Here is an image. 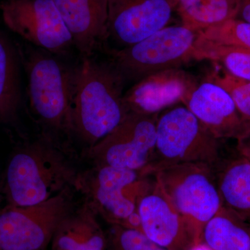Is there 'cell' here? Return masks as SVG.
I'll return each mask as SVG.
<instances>
[{
  "instance_id": "obj_1",
  "label": "cell",
  "mask_w": 250,
  "mask_h": 250,
  "mask_svg": "<svg viewBox=\"0 0 250 250\" xmlns=\"http://www.w3.org/2000/svg\"><path fill=\"white\" fill-rule=\"evenodd\" d=\"M125 83L111 61L82 58L74 67L69 134L88 148L109 134L128 113L123 100Z\"/></svg>"
},
{
  "instance_id": "obj_2",
  "label": "cell",
  "mask_w": 250,
  "mask_h": 250,
  "mask_svg": "<svg viewBox=\"0 0 250 250\" xmlns=\"http://www.w3.org/2000/svg\"><path fill=\"white\" fill-rule=\"evenodd\" d=\"M77 171L57 138L44 132L18 148L8 163L4 194L8 205L29 207L75 188Z\"/></svg>"
},
{
  "instance_id": "obj_3",
  "label": "cell",
  "mask_w": 250,
  "mask_h": 250,
  "mask_svg": "<svg viewBox=\"0 0 250 250\" xmlns=\"http://www.w3.org/2000/svg\"><path fill=\"white\" fill-rule=\"evenodd\" d=\"M218 139L186 106L166 111L156 123L154 153L144 174L177 164H204L214 168L220 161Z\"/></svg>"
},
{
  "instance_id": "obj_4",
  "label": "cell",
  "mask_w": 250,
  "mask_h": 250,
  "mask_svg": "<svg viewBox=\"0 0 250 250\" xmlns=\"http://www.w3.org/2000/svg\"><path fill=\"white\" fill-rule=\"evenodd\" d=\"M52 54L30 49L23 60L31 111L45 128V133L57 137L60 133L69 134L74 67L67 66Z\"/></svg>"
},
{
  "instance_id": "obj_5",
  "label": "cell",
  "mask_w": 250,
  "mask_h": 250,
  "mask_svg": "<svg viewBox=\"0 0 250 250\" xmlns=\"http://www.w3.org/2000/svg\"><path fill=\"white\" fill-rule=\"evenodd\" d=\"M148 177L141 171L94 166L80 172L75 188L83 195L84 203L110 225L141 231L138 201Z\"/></svg>"
},
{
  "instance_id": "obj_6",
  "label": "cell",
  "mask_w": 250,
  "mask_h": 250,
  "mask_svg": "<svg viewBox=\"0 0 250 250\" xmlns=\"http://www.w3.org/2000/svg\"><path fill=\"white\" fill-rule=\"evenodd\" d=\"M154 174L198 248L205 225L223 206L214 169L207 164L189 163L168 166Z\"/></svg>"
},
{
  "instance_id": "obj_7",
  "label": "cell",
  "mask_w": 250,
  "mask_h": 250,
  "mask_svg": "<svg viewBox=\"0 0 250 250\" xmlns=\"http://www.w3.org/2000/svg\"><path fill=\"white\" fill-rule=\"evenodd\" d=\"M197 33L184 26L166 27L134 45L108 49L111 62L125 82L134 83L145 77L201 60L195 47Z\"/></svg>"
},
{
  "instance_id": "obj_8",
  "label": "cell",
  "mask_w": 250,
  "mask_h": 250,
  "mask_svg": "<svg viewBox=\"0 0 250 250\" xmlns=\"http://www.w3.org/2000/svg\"><path fill=\"white\" fill-rule=\"evenodd\" d=\"M75 189L38 205L0 209V250H48L59 224L76 208Z\"/></svg>"
},
{
  "instance_id": "obj_9",
  "label": "cell",
  "mask_w": 250,
  "mask_h": 250,
  "mask_svg": "<svg viewBox=\"0 0 250 250\" xmlns=\"http://www.w3.org/2000/svg\"><path fill=\"white\" fill-rule=\"evenodd\" d=\"M159 116L129 112L109 134L86 148L87 156L94 166L144 170L155 148Z\"/></svg>"
},
{
  "instance_id": "obj_10",
  "label": "cell",
  "mask_w": 250,
  "mask_h": 250,
  "mask_svg": "<svg viewBox=\"0 0 250 250\" xmlns=\"http://www.w3.org/2000/svg\"><path fill=\"white\" fill-rule=\"evenodd\" d=\"M0 14L10 30L37 48L56 55L74 45L52 0H4Z\"/></svg>"
},
{
  "instance_id": "obj_11",
  "label": "cell",
  "mask_w": 250,
  "mask_h": 250,
  "mask_svg": "<svg viewBox=\"0 0 250 250\" xmlns=\"http://www.w3.org/2000/svg\"><path fill=\"white\" fill-rule=\"evenodd\" d=\"M141 231L167 250H193L195 242L182 215L156 179L149 175L137 207Z\"/></svg>"
},
{
  "instance_id": "obj_12",
  "label": "cell",
  "mask_w": 250,
  "mask_h": 250,
  "mask_svg": "<svg viewBox=\"0 0 250 250\" xmlns=\"http://www.w3.org/2000/svg\"><path fill=\"white\" fill-rule=\"evenodd\" d=\"M173 0H110L107 39L120 49L134 45L166 27Z\"/></svg>"
},
{
  "instance_id": "obj_13",
  "label": "cell",
  "mask_w": 250,
  "mask_h": 250,
  "mask_svg": "<svg viewBox=\"0 0 250 250\" xmlns=\"http://www.w3.org/2000/svg\"><path fill=\"white\" fill-rule=\"evenodd\" d=\"M184 106L217 139L241 141L250 135V120L238 111L230 95L214 83L206 81L197 85Z\"/></svg>"
},
{
  "instance_id": "obj_14",
  "label": "cell",
  "mask_w": 250,
  "mask_h": 250,
  "mask_svg": "<svg viewBox=\"0 0 250 250\" xmlns=\"http://www.w3.org/2000/svg\"><path fill=\"white\" fill-rule=\"evenodd\" d=\"M197 85L195 77L182 69H168L135 83L123 100L128 113L156 114L177 103L185 105Z\"/></svg>"
},
{
  "instance_id": "obj_15",
  "label": "cell",
  "mask_w": 250,
  "mask_h": 250,
  "mask_svg": "<svg viewBox=\"0 0 250 250\" xmlns=\"http://www.w3.org/2000/svg\"><path fill=\"white\" fill-rule=\"evenodd\" d=\"M82 58L93 57L107 38L110 0H52Z\"/></svg>"
},
{
  "instance_id": "obj_16",
  "label": "cell",
  "mask_w": 250,
  "mask_h": 250,
  "mask_svg": "<svg viewBox=\"0 0 250 250\" xmlns=\"http://www.w3.org/2000/svg\"><path fill=\"white\" fill-rule=\"evenodd\" d=\"M49 250H108L106 231L86 204L75 208L59 224Z\"/></svg>"
},
{
  "instance_id": "obj_17",
  "label": "cell",
  "mask_w": 250,
  "mask_h": 250,
  "mask_svg": "<svg viewBox=\"0 0 250 250\" xmlns=\"http://www.w3.org/2000/svg\"><path fill=\"white\" fill-rule=\"evenodd\" d=\"M218 172L215 178L224 207L250 225V161L241 154Z\"/></svg>"
},
{
  "instance_id": "obj_18",
  "label": "cell",
  "mask_w": 250,
  "mask_h": 250,
  "mask_svg": "<svg viewBox=\"0 0 250 250\" xmlns=\"http://www.w3.org/2000/svg\"><path fill=\"white\" fill-rule=\"evenodd\" d=\"M22 103L21 53L0 31V121H16Z\"/></svg>"
},
{
  "instance_id": "obj_19",
  "label": "cell",
  "mask_w": 250,
  "mask_h": 250,
  "mask_svg": "<svg viewBox=\"0 0 250 250\" xmlns=\"http://www.w3.org/2000/svg\"><path fill=\"white\" fill-rule=\"evenodd\" d=\"M241 0H173L182 26L198 33L235 19Z\"/></svg>"
},
{
  "instance_id": "obj_20",
  "label": "cell",
  "mask_w": 250,
  "mask_h": 250,
  "mask_svg": "<svg viewBox=\"0 0 250 250\" xmlns=\"http://www.w3.org/2000/svg\"><path fill=\"white\" fill-rule=\"evenodd\" d=\"M202 243L209 250H250V225L223 206L205 225Z\"/></svg>"
},
{
  "instance_id": "obj_21",
  "label": "cell",
  "mask_w": 250,
  "mask_h": 250,
  "mask_svg": "<svg viewBox=\"0 0 250 250\" xmlns=\"http://www.w3.org/2000/svg\"><path fill=\"white\" fill-rule=\"evenodd\" d=\"M195 47L201 60L207 59L210 52L223 47L250 51V23L235 18L200 31Z\"/></svg>"
},
{
  "instance_id": "obj_22",
  "label": "cell",
  "mask_w": 250,
  "mask_h": 250,
  "mask_svg": "<svg viewBox=\"0 0 250 250\" xmlns=\"http://www.w3.org/2000/svg\"><path fill=\"white\" fill-rule=\"evenodd\" d=\"M221 87L232 98L238 111L250 120V81L231 75L228 70H212L207 79Z\"/></svg>"
},
{
  "instance_id": "obj_23",
  "label": "cell",
  "mask_w": 250,
  "mask_h": 250,
  "mask_svg": "<svg viewBox=\"0 0 250 250\" xmlns=\"http://www.w3.org/2000/svg\"><path fill=\"white\" fill-rule=\"evenodd\" d=\"M106 234L108 250H167L135 229L110 225Z\"/></svg>"
},
{
  "instance_id": "obj_24",
  "label": "cell",
  "mask_w": 250,
  "mask_h": 250,
  "mask_svg": "<svg viewBox=\"0 0 250 250\" xmlns=\"http://www.w3.org/2000/svg\"><path fill=\"white\" fill-rule=\"evenodd\" d=\"M207 59L223 62L231 75L250 81V51L232 47H223L210 52Z\"/></svg>"
},
{
  "instance_id": "obj_25",
  "label": "cell",
  "mask_w": 250,
  "mask_h": 250,
  "mask_svg": "<svg viewBox=\"0 0 250 250\" xmlns=\"http://www.w3.org/2000/svg\"><path fill=\"white\" fill-rule=\"evenodd\" d=\"M236 19L250 23V0H241Z\"/></svg>"
},
{
  "instance_id": "obj_26",
  "label": "cell",
  "mask_w": 250,
  "mask_h": 250,
  "mask_svg": "<svg viewBox=\"0 0 250 250\" xmlns=\"http://www.w3.org/2000/svg\"><path fill=\"white\" fill-rule=\"evenodd\" d=\"M238 150L242 155L250 161V135L246 139L238 141Z\"/></svg>"
}]
</instances>
